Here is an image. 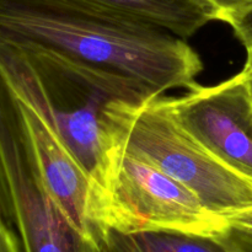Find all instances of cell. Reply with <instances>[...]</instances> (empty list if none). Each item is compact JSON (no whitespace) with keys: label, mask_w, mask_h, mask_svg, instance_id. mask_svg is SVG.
Masks as SVG:
<instances>
[{"label":"cell","mask_w":252,"mask_h":252,"mask_svg":"<svg viewBox=\"0 0 252 252\" xmlns=\"http://www.w3.org/2000/svg\"><path fill=\"white\" fill-rule=\"evenodd\" d=\"M0 74L70 150L91 181L115 145L110 111L158 95L134 79L39 47L0 43Z\"/></svg>","instance_id":"7a4b0ae2"},{"label":"cell","mask_w":252,"mask_h":252,"mask_svg":"<svg viewBox=\"0 0 252 252\" xmlns=\"http://www.w3.org/2000/svg\"><path fill=\"white\" fill-rule=\"evenodd\" d=\"M95 240L98 252H230L214 238L169 230L122 233L101 229Z\"/></svg>","instance_id":"ba28073f"},{"label":"cell","mask_w":252,"mask_h":252,"mask_svg":"<svg viewBox=\"0 0 252 252\" xmlns=\"http://www.w3.org/2000/svg\"><path fill=\"white\" fill-rule=\"evenodd\" d=\"M19 103L32 150L48 193L69 221L83 235L95 240L90 219L93 187L90 176L49 126L32 108L20 101Z\"/></svg>","instance_id":"8992f818"},{"label":"cell","mask_w":252,"mask_h":252,"mask_svg":"<svg viewBox=\"0 0 252 252\" xmlns=\"http://www.w3.org/2000/svg\"><path fill=\"white\" fill-rule=\"evenodd\" d=\"M105 9L161 27L187 39L212 21L216 10L207 0H85Z\"/></svg>","instance_id":"52a82bcc"},{"label":"cell","mask_w":252,"mask_h":252,"mask_svg":"<svg viewBox=\"0 0 252 252\" xmlns=\"http://www.w3.org/2000/svg\"><path fill=\"white\" fill-rule=\"evenodd\" d=\"M164 95L120 101L111 108L115 145L179 181L216 214L251 207V177L192 137L167 110Z\"/></svg>","instance_id":"3957f363"},{"label":"cell","mask_w":252,"mask_h":252,"mask_svg":"<svg viewBox=\"0 0 252 252\" xmlns=\"http://www.w3.org/2000/svg\"><path fill=\"white\" fill-rule=\"evenodd\" d=\"M241 71H243L244 76H245V80L246 83H248V88L252 98V61H246L245 65H244L243 70Z\"/></svg>","instance_id":"4fadbf2b"},{"label":"cell","mask_w":252,"mask_h":252,"mask_svg":"<svg viewBox=\"0 0 252 252\" xmlns=\"http://www.w3.org/2000/svg\"><path fill=\"white\" fill-rule=\"evenodd\" d=\"M214 239L230 252H252V206L225 216V225Z\"/></svg>","instance_id":"9c48e42d"},{"label":"cell","mask_w":252,"mask_h":252,"mask_svg":"<svg viewBox=\"0 0 252 252\" xmlns=\"http://www.w3.org/2000/svg\"><path fill=\"white\" fill-rule=\"evenodd\" d=\"M0 43L51 49L157 94L191 90L203 70L186 39L85 0H0Z\"/></svg>","instance_id":"6da1fadb"},{"label":"cell","mask_w":252,"mask_h":252,"mask_svg":"<svg viewBox=\"0 0 252 252\" xmlns=\"http://www.w3.org/2000/svg\"><path fill=\"white\" fill-rule=\"evenodd\" d=\"M175 120L209 152L252 179V98L243 71L216 85L164 95Z\"/></svg>","instance_id":"5b68a950"},{"label":"cell","mask_w":252,"mask_h":252,"mask_svg":"<svg viewBox=\"0 0 252 252\" xmlns=\"http://www.w3.org/2000/svg\"><path fill=\"white\" fill-rule=\"evenodd\" d=\"M21 248L15 226L11 194L0 159V252H21Z\"/></svg>","instance_id":"30bf717a"},{"label":"cell","mask_w":252,"mask_h":252,"mask_svg":"<svg viewBox=\"0 0 252 252\" xmlns=\"http://www.w3.org/2000/svg\"><path fill=\"white\" fill-rule=\"evenodd\" d=\"M216 10L218 21L234 25L252 11V0H207Z\"/></svg>","instance_id":"8fae6325"},{"label":"cell","mask_w":252,"mask_h":252,"mask_svg":"<svg viewBox=\"0 0 252 252\" xmlns=\"http://www.w3.org/2000/svg\"><path fill=\"white\" fill-rule=\"evenodd\" d=\"M90 219L101 229L122 233L169 230L214 238L225 217L209 211L179 181L113 145L93 182Z\"/></svg>","instance_id":"277c9868"},{"label":"cell","mask_w":252,"mask_h":252,"mask_svg":"<svg viewBox=\"0 0 252 252\" xmlns=\"http://www.w3.org/2000/svg\"><path fill=\"white\" fill-rule=\"evenodd\" d=\"M234 33L246 49V61H252V11L231 25Z\"/></svg>","instance_id":"7c38bea8"}]
</instances>
